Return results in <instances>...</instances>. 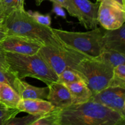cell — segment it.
<instances>
[{"instance_id": "8fae6325", "label": "cell", "mask_w": 125, "mask_h": 125, "mask_svg": "<svg viewBox=\"0 0 125 125\" xmlns=\"http://www.w3.org/2000/svg\"><path fill=\"white\" fill-rule=\"evenodd\" d=\"M49 88L47 99L55 108L63 109L73 104L69 90L63 83L54 81L47 85Z\"/></svg>"}, {"instance_id": "d6986e66", "label": "cell", "mask_w": 125, "mask_h": 125, "mask_svg": "<svg viewBox=\"0 0 125 125\" xmlns=\"http://www.w3.org/2000/svg\"><path fill=\"white\" fill-rule=\"evenodd\" d=\"M24 0H0V6L4 17L16 10L23 9Z\"/></svg>"}, {"instance_id": "44dd1931", "label": "cell", "mask_w": 125, "mask_h": 125, "mask_svg": "<svg viewBox=\"0 0 125 125\" xmlns=\"http://www.w3.org/2000/svg\"><path fill=\"white\" fill-rule=\"evenodd\" d=\"M109 87H118L125 89V65L114 68V76Z\"/></svg>"}, {"instance_id": "6da1fadb", "label": "cell", "mask_w": 125, "mask_h": 125, "mask_svg": "<svg viewBox=\"0 0 125 125\" xmlns=\"http://www.w3.org/2000/svg\"><path fill=\"white\" fill-rule=\"evenodd\" d=\"M59 125H125V116L90 100L61 109Z\"/></svg>"}, {"instance_id": "d6a6232c", "label": "cell", "mask_w": 125, "mask_h": 125, "mask_svg": "<svg viewBox=\"0 0 125 125\" xmlns=\"http://www.w3.org/2000/svg\"><path fill=\"white\" fill-rule=\"evenodd\" d=\"M124 108H125V103H124Z\"/></svg>"}, {"instance_id": "f546056e", "label": "cell", "mask_w": 125, "mask_h": 125, "mask_svg": "<svg viewBox=\"0 0 125 125\" xmlns=\"http://www.w3.org/2000/svg\"><path fill=\"white\" fill-rule=\"evenodd\" d=\"M96 1H97V2H100L102 0H96ZM114 1H116V2H117L118 3H119L120 4L123 6L125 8V0H114Z\"/></svg>"}, {"instance_id": "7a4b0ae2", "label": "cell", "mask_w": 125, "mask_h": 125, "mask_svg": "<svg viewBox=\"0 0 125 125\" xmlns=\"http://www.w3.org/2000/svg\"><path fill=\"white\" fill-rule=\"evenodd\" d=\"M8 35L25 36L40 42L44 45H59L62 43L55 35L50 26L35 21L28 12L16 10L4 18Z\"/></svg>"}, {"instance_id": "ba28073f", "label": "cell", "mask_w": 125, "mask_h": 125, "mask_svg": "<svg viewBox=\"0 0 125 125\" xmlns=\"http://www.w3.org/2000/svg\"><path fill=\"white\" fill-rule=\"evenodd\" d=\"M2 48L6 52L26 55L37 54L43 44L34 39L17 35H8L1 42Z\"/></svg>"}, {"instance_id": "f1b7e54d", "label": "cell", "mask_w": 125, "mask_h": 125, "mask_svg": "<svg viewBox=\"0 0 125 125\" xmlns=\"http://www.w3.org/2000/svg\"><path fill=\"white\" fill-rule=\"evenodd\" d=\"M52 11L54 13H56L58 16L63 17V18H66V14L64 10L63 9V7L57 4L53 3V8H52Z\"/></svg>"}, {"instance_id": "1f68e13d", "label": "cell", "mask_w": 125, "mask_h": 125, "mask_svg": "<svg viewBox=\"0 0 125 125\" xmlns=\"http://www.w3.org/2000/svg\"><path fill=\"white\" fill-rule=\"evenodd\" d=\"M4 17L3 14L2 13V10H1V6H0V21L4 19Z\"/></svg>"}, {"instance_id": "603a6c76", "label": "cell", "mask_w": 125, "mask_h": 125, "mask_svg": "<svg viewBox=\"0 0 125 125\" xmlns=\"http://www.w3.org/2000/svg\"><path fill=\"white\" fill-rule=\"evenodd\" d=\"M40 117L39 115H34L31 114L19 118L15 117L9 120L5 125H32Z\"/></svg>"}, {"instance_id": "484cf974", "label": "cell", "mask_w": 125, "mask_h": 125, "mask_svg": "<svg viewBox=\"0 0 125 125\" xmlns=\"http://www.w3.org/2000/svg\"><path fill=\"white\" fill-rule=\"evenodd\" d=\"M16 77L8 70L0 68V83L9 84L12 87Z\"/></svg>"}, {"instance_id": "9c48e42d", "label": "cell", "mask_w": 125, "mask_h": 125, "mask_svg": "<svg viewBox=\"0 0 125 125\" xmlns=\"http://www.w3.org/2000/svg\"><path fill=\"white\" fill-rule=\"evenodd\" d=\"M90 100L102 104L125 116L124 89L118 87H108L100 92L93 95Z\"/></svg>"}, {"instance_id": "3957f363", "label": "cell", "mask_w": 125, "mask_h": 125, "mask_svg": "<svg viewBox=\"0 0 125 125\" xmlns=\"http://www.w3.org/2000/svg\"><path fill=\"white\" fill-rule=\"evenodd\" d=\"M6 58L9 71L18 79L35 78L47 85L58 79V75L38 53L26 55L6 52Z\"/></svg>"}, {"instance_id": "4dcf8cb0", "label": "cell", "mask_w": 125, "mask_h": 125, "mask_svg": "<svg viewBox=\"0 0 125 125\" xmlns=\"http://www.w3.org/2000/svg\"><path fill=\"white\" fill-rule=\"evenodd\" d=\"M44 1H46V0H35V3L37 6H40L42 2Z\"/></svg>"}, {"instance_id": "7402d4cb", "label": "cell", "mask_w": 125, "mask_h": 125, "mask_svg": "<svg viewBox=\"0 0 125 125\" xmlns=\"http://www.w3.org/2000/svg\"><path fill=\"white\" fill-rule=\"evenodd\" d=\"M20 112L17 108H9L0 103V125H5L9 120L16 117Z\"/></svg>"}, {"instance_id": "277c9868", "label": "cell", "mask_w": 125, "mask_h": 125, "mask_svg": "<svg viewBox=\"0 0 125 125\" xmlns=\"http://www.w3.org/2000/svg\"><path fill=\"white\" fill-rule=\"evenodd\" d=\"M52 31L63 44L89 57H98L102 54V38L106 29L96 28L87 32H71L52 28Z\"/></svg>"}, {"instance_id": "4fadbf2b", "label": "cell", "mask_w": 125, "mask_h": 125, "mask_svg": "<svg viewBox=\"0 0 125 125\" xmlns=\"http://www.w3.org/2000/svg\"><path fill=\"white\" fill-rule=\"evenodd\" d=\"M17 108L28 114L42 116L55 108L50 101L43 99H21Z\"/></svg>"}, {"instance_id": "5b68a950", "label": "cell", "mask_w": 125, "mask_h": 125, "mask_svg": "<svg viewBox=\"0 0 125 125\" xmlns=\"http://www.w3.org/2000/svg\"><path fill=\"white\" fill-rule=\"evenodd\" d=\"M75 70L80 73L93 95L108 87L114 76V67L100 57L84 59Z\"/></svg>"}, {"instance_id": "d4e9b609", "label": "cell", "mask_w": 125, "mask_h": 125, "mask_svg": "<svg viewBox=\"0 0 125 125\" xmlns=\"http://www.w3.org/2000/svg\"><path fill=\"white\" fill-rule=\"evenodd\" d=\"M52 3H56L62 6L63 8L66 9L68 13L72 17H77V13L73 4L70 0H50Z\"/></svg>"}, {"instance_id": "83f0119b", "label": "cell", "mask_w": 125, "mask_h": 125, "mask_svg": "<svg viewBox=\"0 0 125 125\" xmlns=\"http://www.w3.org/2000/svg\"><path fill=\"white\" fill-rule=\"evenodd\" d=\"M7 36H8L7 30L4 23L3 19L2 20L0 21V43L3 41Z\"/></svg>"}, {"instance_id": "e0dca14e", "label": "cell", "mask_w": 125, "mask_h": 125, "mask_svg": "<svg viewBox=\"0 0 125 125\" xmlns=\"http://www.w3.org/2000/svg\"><path fill=\"white\" fill-rule=\"evenodd\" d=\"M99 57L108 62L112 67L125 65V54L110 50H103Z\"/></svg>"}, {"instance_id": "4316f807", "label": "cell", "mask_w": 125, "mask_h": 125, "mask_svg": "<svg viewBox=\"0 0 125 125\" xmlns=\"http://www.w3.org/2000/svg\"><path fill=\"white\" fill-rule=\"evenodd\" d=\"M6 51L2 48V46L0 43V68H4L6 70H9V66L6 62Z\"/></svg>"}, {"instance_id": "8992f818", "label": "cell", "mask_w": 125, "mask_h": 125, "mask_svg": "<svg viewBox=\"0 0 125 125\" xmlns=\"http://www.w3.org/2000/svg\"><path fill=\"white\" fill-rule=\"evenodd\" d=\"M38 54L57 75L66 69L75 70L81 61L89 57L63 43L59 45H43Z\"/></svg>"}, {"instance_id": "ac0fdd59", "label": "cell", "mask_w": 125, "mask_h": 125, "mask_svg": "<svg viewBox=\"0 0 125 125\" xmlns=\"http://www.w3.org/2000/svg\"><path fill=\"white\" fill-rule=\"evenodd\" d=\"M61 111V109L54 108L51 112L40 116L32 125H59Z\"/></svg>"}, {"instance_id": "5bb4252c", "label": "cell", "mask_w": 125, "mask_h": 125, "mask_svg": "<svg viewBox=\"0 0 125 125\" xmlns=\"http://www.w3.org/2000/svg\"><path fill=\"white\" fill-rule=\"evenodd\" d=\"M12 87L16 90L21 99H47L48 87H38L16 78Z\"/></svg>"}, {"instance_id": "9a60e30c", "label": "cell", "mask_w": 125, "mask_h": 125, "mask_svg": "<svg viewBox=\"0 0 125 125\" xmlns=\"http://www.w3.org/2000/svg\"><path fill=\"white\" fill-rule=\"evenodd\" d=\"M69 90L73 104H80L91 100L92 92L84 81H76L64 84Z\"/></svg>"}, {"instance_id": "30bf717a", "label": "cell", "mask_w": 125, "mask_h": 125, "mask_svg": "<svg viewBox=\"0 0 125 125\" xmlns=\"http://www.w3.org/2000/svg\"><path fill=\"white\" fill-rule=\"evenodd\" d=\"M76 10L79 23L87 29L98 28V2L94 3L89 0H70Z\"/></svg>"}, {"instance_id": "ffe728a7", "label": "cell", "mask_w": 125, "mask_h": 125, "mask_svg": "<svg viewBox=\"0 0 125 125\" xmlns=\"http://www.w3.org/2000/svg\"><path fill=\"white\" fill-rule=\"evenodd\" d=\"M57 81L63 84L76 81H84L83 77L78 71L74 69H66L58 74Z\"/></svg>"}, {"instance_id": "7c38bea8", "label": "cell", "mask_w": 125, "mask_h": 125, "mask_svg": "<svg viewBox=\"0 0 125 125\" xmlns=\"http://www.w3.org/2000/svg\"><path fill=\"white\" fill-rule=\"evenodd\" d=\"M104 50H110L125 54V23L114 30H106L102 38Z\"/></svg>"}, {"instance_id": "2e32d148", "label": "cell", "mask_w": 125, "mask_h": 125, "mask_svg": "<svg viewBox=\"0 0 125 125\" xmlns=\"http://www.w3.org/2000/svg\"><path fill=\"white\" fill-rule=\"evenodd\" d=\"M21 98L9 84L0 83V103L9 108H17Z\"/></svg>"}, {"instance_id": "cb8c5ba5", "label": "cell", "mask_w": 125, "mask_h": 125, "mask_svg": "<svg viewBox=\"0 0 125 125\" xmlns=\"http://www.w3.org/2000/svg\"><path fill=\"white\" fill-rule=\"evenodd\" d=\"M28 13L35 21L42 25L50 26L51 23V16L49 14L43 15L37 11H27Z\"/></svg>"}, {"instance_id": "52a82bcc", "label": "cell", "mask_w": 125, "mask_h": 125, "mask_svg": "<svg viewBox=\"0 0 125 125\" xmlns=\"http://www.w3.org/2000/svg\"><path fill=\"white\" fill-rule=\"evenodd\" d=\"M98 21L106 30L118 29L125 23V8L114 0H102L99 4Z\"/></svg>"}]
</instances>
